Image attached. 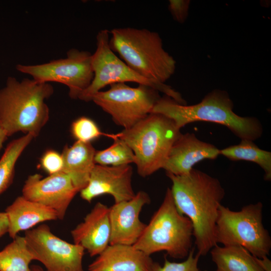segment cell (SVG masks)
I'll return each instance as SVG.
<instances>
[{
  "label": "cell",
  "mask_w": 271,
  "mask_h": 271,
  "mask_svg": "<svg viewBox=\"0 0 271 271\" xmlns=\"http://www.w3.org/2000/svg\"><path fill=\"white\" fill-rule=\"evenodd\" d=\"M166 175L178 210L192 222L198 253L205 255L217 244L216 221L224 189L218 179L194 168L185 175Z\"/></svg>",
  "instance_id": "6da1fadb"
},
{
  "label": "cell",
  "mask_w": 271,
  "mask_h": 271,
  "mask_svg": "<svg viewBox=\"0 0 271 271\" xmlns=\"http://www.w3.org/2000/svg\"><path fill=\"white\" fill-rule=\"evenodd\" d=\"M233 102L228 92L215 89L199 103L190 105L179 103L164 95L154 106L152 112L161 113L172 119L181 129L196 121H207L223 125L241 140L254 141L263 133L260 121L256 117H243L233 111Z\"/></svg>",
  "instance_id": "7a4b0ae2"
},
{
  "label": "cell",
  "mask_w": 271,
  "mask_h": 271,
  "mask_svg": "<svg viewBox=\"0 0 271 271\" xmlns=\"http://www.w3.org/2000/svg\"><path fill=\"white\" fill-rule=\"evenodd\" d=\"M50 83L25 78L8 77L0 89V126L7 136L18 132L39 136L49 119L45 100L54 93Z\"/></svg>",
  "instance_id": "3957f363"
},
{
  "label": "cell",
  "mask_w": 271,
  "mask_h": 271,
  "mask_svg": "<svg viewBox=\"0 0 271 271\" xmlns=\"http://www.w3.org/2000/svg\"><path fill=\"white\" fill-rule=\"evenodd\" d=\"M109 45L121 59L142 77L162 86L174 74V58L164 49L159 34L146 29L115 28Z\"/></svg>",
  "instance_id": "277c9868"
},
{
  "label": "cell",
  "mask_w": 271,
  "mask_h": 271,
  "mask_svg": "<svg viewBox=\"0 0 271 271\" xmlns=\"http://www.w3.org/2000/svg\"><path fill=\"white\" fill-rule=\"evenodd\" d=\"M174 121L159 113H150L127 129L116 133L134 155L138 173L149 176L163 169L174 143L182 133Z\"/></svg>",
  "instance_id": "5b68a950"
},
{
  "label": "cell",
  "mask_w": 271,
  "mask_h": 271,
  "mask_svg": "<svg viewBox=\"0 0 271 271\" xmlns=\"http://www.w3.org/2000/svg\"><path fill=\"white\" fill-rule=\"evenodd\" d=\"M193 236L191 221L178 210L168 188L161 205L133 246L150 256L165 251L173 258L183 259L192 248Z\"/></svg>",
  "instance_id": "8992f818"
},
{
  "label": "cell",
  "mask_w": 271,
  "mask_h": 271,
  "mask_svg": "<svg viewBox=\"0 0 271 271\" xmlns=\"http://www.w3.org/2000/svg\"><path fill=\"white\" fill-rule=\"evenodd\" d=\"M262 209L260 202L245 205L237 211L221 205L216 225V243L241 246L256 257H267L271 238L263 224Z\"/></svg>",
  "instance_id": "52a82bcc"
},
{
  "label": "cell",
  "mask_w": 271,
  "mask_h": 271,
  "mask_svg": "<svg viewBox=\"0 0 271 271\" xmlns=\"http://www.w3.org/2000/svg\"><path fill=\"white\" fill-rule=\"evenodd\" d=\"M109 34V31L106 29L100 30L97 34L96 49L91 55L93 78L78 99L88 102L96 93L108 85L131 82L149 86L181 104H187L181 94L171 86L160 85L142 77L118 58L110 47Z\"/></svg>",
  "instance_id": "ba28073f"
},
{
  "label": "cell",
  "mask_w": 271,
  "mask_h": 271,
  "mask_svg": "<svg viewBox=\"0 0 271 271\" xmlns=\"http://www.w3.org/2000/svg\"><path fill=\"white\" fill-rule=\"evenodd\" d=\"M161 97L158 90L149 86L131 87L118 83L96 93L91 101L109 114L115 124L127 129L151 113Z\"/></svg>",
  "instance_id": "9c48e42d"
},
{
  "label": "cell",
  "mask_w": 271,
  "mask_h": 271,
  "mask_svg": "<svg viewBox=\"0 0 271 271\" xmlns=\"http://www.w3.org/2000/svg\"><path fill=\"white\" fill-rule=\"evenodd\" d=\"M91 55L87 51L71 49L67 52L66 58L38 65L18 64L16 68L37 82L64 84L69 89V97L77 99L93 78Z\"/></svg>",
  "instance_id": "30bf717a"
},
{
  "label": "cell",
  "mask_w": 271,
  "mask_h": 271,
  "mask_svg": "<svg viewBox=\"0 0 271 271\" xmlns=\"http://www.w3.org/2000/svg\"><path fill=\"white\" fill-rule=\"evenodd\" d=\"M24 237L34 260L43 264L47 271H84L83 247L57 237L47 225L26 231Z\"/></svg>",
  "instance_id": "8fae6325"
},
{
  "label": "cell",
  "mask_w": 271,
  "mask_h": 271,
  "mask_svg": "<svg viewBox=\"0 0 271 271\" xmlns=\"http://www.w3.org/2000/svg\"><path fill=\"white\" fill-rule=\"evenodd\" d=\"M78 192L70 177L62 172L46 178L39 174L31 175L22 189L23 196L53 209L61 220Z\"/></svg>",
  "instance_id": "7c38bea8"
},
{
  "label": "cell",
  "mask_w": 271,
  "mask_h": 271,
  "mask_svg": "<svg viewBox=\"0 0 271 271\" xmlns=\"http://www.w3.org/2000/svg\"><path fill=\"white\" fill-rule=\"evenodd\" d=\"M132 168L130 165L118 166L95 164L86 186L80 191L84 200L91 202L100 195H111L114 203L128 201L136 194L132 187Z\"/></svg>",
  "instance_id": "4fadbf2b"
},
{
  "label": "cell",
  "mask_w": 271,
  "mask_h": 271,
  "mask_svg": "<svg viewBox=\"0 0 271 271\" xmlns=\"http://www.w3.org/2000/svg\"><path fill=\"white\" fill-rule=\"evenodd\" d=\"M150 202L148 194L140 191L131 199L114 203L109 208V244L133 245L136 243L147 226L140 220V214Z\"/></svg>",
  "instance_id": "5bb4252c"
},
{
  "label": "cell",
  "mask_w": 271,
  "mask_h": 271,
  "mask_svg": "<svg viewBox=\"0 0 271 271\" xmlns=\"http://www.w3.org/2000/svg\"><path fill=\"white\" fill-rule=\"evenodd\" d=\"M220 150L199 140L194 133H181L174 143L163 169L176 176L188 174L194 166L204 160H215Z\"/></svg>",
  "instance_id": "9a60e30c"
},
{
  "label": "cell",
  "mask_w": 271,
  "mask_h": 271,
  "mask_svg": "<svg viewBox=\"0 0 271 271\" xmlns=\"http://www.w3.org/2000/svg\"><path fill=\"white\" fill-rule=\"evenodd\" d=\"M109 208L97 202L71 231L74 243L81 246L92 257L99 255L109 244Z\"/></svg>",
  "instance_id": "2e32d148"
},
{
  "label": "cell",
  "mask_w": 271,
  "mask_h": 271,
  "mask_svg": "<svg viewBox=\"0 0 271 271\" xmlns=\"http://www.w3.org/2000/svg\"><path fill=\"white\" fill-rule=\"evenodd\" d=\"M151 256L133 245L109 244L88 266V271H151Z\"/></svg>",
  "instance_id": "e0dca14e"
},
{
  "label": "cell",
  "mask_w": 271,
  "mask_h": 271,
  "mask_svg": "<svg viewBox=\"0 0 271 271\" xmlns=\"http://www.w3.org/2000/svg\"><path fill=\"white\" fill-rule=\"evenodd\" d=\"M5 213L9 220L8 233L13 239L21 231H27L40 223L58 219L53 209L23 196L18 197L6 208Z\"/></svg>",
  "instance_id": "ac0fdd59"
},
{
  "label": "cell",
  "mask_w": 271,
  "mask_h": 271,
  "mask_svg": "<svg viewBox=\"0 0 271 271\" xmlns=\"http://www.w3.org/2000/svg\"><path fill=\"white\" fill-rule=\"evenodd\" d=\"M96 150L91 143L76 141L72 146H65L62 156V172L71 179L74 186L80 192L87 185L90 174L95 163Z\"/></svg>",
  "instance_id": "d6986e66"
},
{
  "label": "cell",
  "mask_w": 271,
  "mask_h": 271,
  "mask_svg": "<svg viewBox=\"0 0 271 271\" xmlns=\"http://www.w3.org/2000/svg\"><path fill=\"white\" fill-rule=\"evenodd\" d=\"M210 253L219 271H264L260 258L241 246L216 244L210 250Z\"/></svg>",
  "instance_id": "ffe728a7"
},
{
  "label": "cell",
  "mask_w": 271,
  "mask_h": 271,
  "mask_svg": "<svg viewBox=\"0 0 271 271\" xmlns=\"http://www.w3.org/2000/svg\"><path fill=\"white\" fill-rule=\"evenodd\" d=\"M220 155L232 161H247L259 165L263 170L264 180H271V152L260 149L253 141L241 140L239 144L220 150Z\"/></svg>",
  "instance_id": "44dd1931"
},
{
  "label": "cell",
  "mask_w": 271,
  "mask_h": 271,
  "mask_svg": "<svg viewBox=\"0 0 271 271\" xmlns=\"http://www.w3.org/2000/svg\"><path fill=\"white\" fill-rule=\"evenodd\" d=\"M33 260L24 236L17 235L0 251V271H32L29 265Z\"/></svg>",
  "instance_id": "7402d4cb"
},
{
  "label": "cell",
  "mask_w": 271,
  "mask_h": 271,
  "mask_svg": "<svg viewBox=\"0 0 271 271\" xmlns=\"http://www.w3.org/2000/svg\"><path fill=\"white\" fill-rule=\"evenodd\" d=\"M34 138L31 134H26L8 145L0 159V195L12 184L16 162Z\"/></svg>",
  "instance_id": "603a6c76"
},
{
  "label": "cell",
  "mask_w": 271,
  "mask_h": 271,
  "mask_svg": "<svg viewBox=\"0 0 271 271\" xmlns=\"http://www.w3.org/2000/svg\"><path fill=\"white\" fill-rule=\"evenodd\" d=\"M113 141V143L106 149L96 151L94 156L95 164L118 166L134 163L133 152L127 144L117 137Z\"/></svg>",
  "instance_id": "cb8c5ba5"
},
{
  "label": "cell",
  "mask_w": 271,
  "mask_h": 271,
  "mask_svg": "<svg viewBox=\"0 0 271 271\" xmlns=\"http://www.w3.org/2000/svg\"><path fill=\"white\" fill-rule=\"evenodd\" d=\"M70 131L76 141L86 143H91L101 136L108 137L112 139L115 137V134L102 132L94 121L85 116L80 117L73 121Z\"/></svg>",
  "instance_id": "d4e9b609"
},
{
  "label": "cell",
  "mask_w": 271,
  "mask_h": 271,
  "mask_svg": "<svg viewBox=\"0 0 271 271\" xmlns=\"http://www.w3.org/2000/svg\"><path fill=\"white\" fill-rule=\"evenodd\" d=\"M194 250L193 247L186 259L182 262H171L165 257L164 263L161 266L158 262L154 261L151 271H201L198 267L200 255L197 253L194 256Z\"/></svg>",
  "instance_id": "484cf974"
},
{
  "label": "cell",
  "mask_w": 271,
  "mask_h": 271,
  "mask_svg": "<svg viewBox=\"0 0 271 271\" xmlns=\"http://www.w3.org/2000/svg\"><path fill=\"white\" fill-rule=\"evenodd\" d=\"M41 168L49 175L62 172L63 168V160L61 154L56 151H46L40 159Z\"/></svg>",
  "instance_id": "4316f807"
},
{
  "label": "cell",
  "mask_w": 271,
  "mask_h": 271,
  "mask_svg": "<svg viewBox=\"0 0 271 271\" xmlns=\"http://www.w3.org/2000/svg\"><path fill=\"white\" fill-rule=\"evenodd\" d=\"M190 1L188 0H170L168 9L175 21L182 24L189 15Z\"/></svg>",
  "instance_id": "83f0119b"
},
{
  "label": "cell",
  "mask_w": 271,
  "mask_h": 271,
  "mask_svg": "<svg viewBox=\"0 0 271 271\" xmlns=\"http://www.w3.org/2000/svg\"><path fill=\"white\" fill-rule=\"evenodd\" d=\"M9 220L6 213L0 212V237L9 230Z\"/></svg>",
  "instance_id": "f1b7e54d"
},
{
  "label": "cell",
  "mask_w": 271,
  "mask_h": 271,
  "mask_svg": "<svg viewBox=\"0 0 271 271\" xmlns=\"http://www.w3.org/2000/svg\"><path fill=\"white\" fill-rule=\"evenodd\" d=\"M8 136L5 130L0 126V150L3 144L8 138Z\"/></svg>",
  "instance_id": "f546056e"
},
{
  "label": "cell",
  "mask_w": 271,
  "mask_h": 271,
  "mask_svg": "<svg viewBox=\"0 0 271 271\" xmlns=\"http://www.w3.org/2000/svg\"><path fill=\"white\" fill-rule=\"evenodd\" d=\"M32 271H44L43 269L38 265H32L31 267Z\"/></svg>",
  "instance_id": "4dcf8cb0"
},
{
  "label": "cell",
  "mask_w": 271,
  "mask_h": 271,
  "mask_svg": "<svg viewBox=\"0 0 271 271\" xmlns=\"http://www.w3.org/2000/svg\"><path fill=\"white\" fill-rule=\"evenodd\" d=\"M216 271H219V270H216Z\"/></svg>",
  "instance_id": "1f68e13d"
}]
</instances>
